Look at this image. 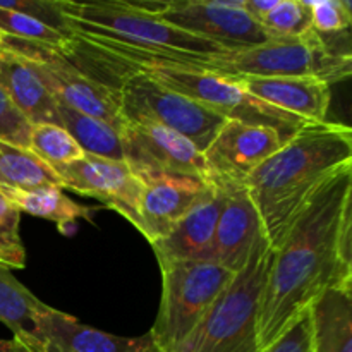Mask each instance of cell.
<instances>
[{"label":"cell","mask_w":352,"mask_h":352,"mask_svg":"<svg viewBox=\"0 0 352 352\" xmlns=\"http://www.w3.org/2000/svg\"><path fill=\"white\" fill-rule=\"evenodd\" d=\"M352 284V164L327 179L274 251L258 316V346H270L336 285Z\"/></svg>","instance_id":"obj_1"},{"label":"cell","mask_w":352,"mask_h":352,"mask_svg":"<svg viewBox=\"0 0 352 352\" xmlns=\"http://www.w3.org/2000/svg\"><path fill=\"white\" fill-rule=\"evenodd\" d=\"M60 6L72 36L119 64L127 74L155 65L220 72V58L230 54L213 41L164 23L143 3L60 0Z\"/></svg>","instance_id":"obj_2"},{"label":"cell","mask_w":352,"mask_h":352,"mask_svg":"<svg viewBox=\"0 0 352 352\" xmlns=\"http://www.w3.org/2000/svg\"><path fill=\"white\" fill-rule=\"evenodd\" d=\"M352 164V131L339 122L308 124L246 179L272 250H278L316 189Z\"/></svg>","instance_id":"obj_3"},{"label":"cell","mask_w":352,"mask_h":352,"mask_svg":"<svg viewBox=\"0 0 352 352\" xmlns=\"http://www.w3.org/2000/svg\"><path fill=\"white\" fill-rule=\"evenodd\" d=\"M274 250L265 234L179 352H260L258 316Z\"/></svg>","instance_id":"obj_4"},{"label":"cell","mask_w":352,"mask_h":352,"mask_svg":"<svg viewBox=\"0 0 352 352\" xmlns=\"http://www.w3.org/2000/svg\"><path fill=\"white\" fill-rule=\"evenodd\" d=\"M349 33L320 36L313 30L296 38H272L220 58V72L236 78H315L327 85L351 78Z\"/></svg>","instance_id":"obj_5"},{"label":"cell","mask_w":352,"mask_h":352,"mask_svg":"<svg viewBox=\"0 0 352 352\" xmlns=\"http://www.w3.org/2000/svg\"><path fill=\"white\" fill-rule=\"evenodd\" d=\"M158 267L162 298L150 336L160 352H179L232 280L234 272L208 260L175 261Z\"/></svg>","instance_id":"obj_6"},{"label":"cell","mask_w":352,"mask_h":352,"mask_svg":"<svg viewBox=\"0 0 352 352\" xmlns=\"http://www.w3.org/2000/svg\"><path fill=\"white\" fill-rule=\"evenodd\" d=\"M141 72H146L168 89H174L208 107L227 120L274 127L287 140L308 126V122L299 117L275 109L248 93L243 86V79L236 76L205 71V69L167 67V65L144 67L141 69Z\"/></svg>","instance_id":"obj_7"},{"label":"cell","mask_w":352,"mask_h":352,"mask_svg":"<svg viewBox=\"0 0 352 352\" xmlns=\"http://www.w3.org/2000/svg\"><path fill=\"white\" fill-rule=\"evenodd\" d=\"M117 91L124 122L153 124L170 129L191 141L201 153L227 122L220 113L168 89L146 72L127 74Z\"/></svg>","instance_id":"obj_8"},{"label":"cell","mask_w":352,"mask_h":352,"mask_svg":"<svg viewBox=\"0 0 352 352\" xmlns=\"http://www.w3.org/2000/svg\"><path fill=\"white\" fill-rule=\"evenodd\" d=\"M2 45L33 62L38 76L58 103H64L76 112L103 120L117 131L122 129L124 119L117 89L82 72L57 48L41 47L7 36H3Z\"/></svg>","instance_id":"obj_9"},{"label":"cell","mask_w":352,"mask_h":352,"mask_svg":"<svg viewBox=\"0 0 352 352\" xmlns=\"http://www.w3.org/2000/svg\"><path fill=\"white\" fill-rule=\"evenodd\" d=\"M148 9L164 23L230 52L256 47L270 40L260 23L248 16L241 0H174L148 3Z\"/></svg>","instance_id":"obj_10"},{"label":"cell","mask_w":352,"mask_h":352,"mask_svg":"<svg viewBox=\"0 0 352 352\" xmlns=\"http://www.w3.org/2000/svg\"><path fill=\"white\" fill-rule=\"evenodd\" d=\"M120 148L122 160L138 177L172 174L210 179L205 155L184 136L162 126L124 122Z\"/></svg>","instance_id":"obj_11"},{"label":"cell","mask_w":352,"mask_h":352,"mask_svg":"<svg viewBox=\"0 0 352 352\" xmlns=\"http://www.w3.org/2000/svg\"><path fill=\"white\" fill-rule=\"evenodd\" d=\"M60 186L78 195L98 199L140 230V201L143 184L124 160L82 155L55 168Z\"/></svg>","instance_id":"obj_12"},{"label":"cell","mask_w":352,"mask_h":352,"mask_svg":"<svg viewBox=\"0 0 352 352\" xmlns=\"http://www.w3.org/2000/svg\"><path fill=\"white\" fill-rule=\"evenodd\" d=\"M285 141H289L287 138L274 127L227 120L203 153L210 179L244 184L267 158L284 146Z\"/></svg>","instance_id":"obj_13"},{"label":"cell","mask_w":352,"mask_h":352,"mask_svg":"<svg viewBox=\"0 0 352 352\" xmlns=\"http://www.w3.org/2000/svg\"><path fill=\"white\" fill-rule=\"evenodd\" d=\"M138 179L143 184L140 232L150 244L167 236L213 186L212 179L192 175L151 174Z\"/></svg>","instance_id":"obj_14"},{"label":"cell","mask_w":352,"mask_h":352,"mask_svg":"<svg viewBox=\"0 0 352 352\" xmlns=\"http://www.w3.org/2000/svg\"><path fill=\"white\" fill-rule=\"evenodd\" d=\"M213 182L222 188L223 203L217 220L208 261L236 274L246 263L254 241L263 234V227L246 186Z\"/></svg>","instance_id":"obj_15"},{"label":"cell","mask_w":352,"mask_h":352,"mask_svg":"<svg viewBox=\"0 0 352 352\" xmlns=\"http://www.w3.org/2000/svg\"><path fill=\"white\" fill-rule=\"evenodd\" d=\"M38 332L47 352H157L150 333L133 339L112 336L50 306L38 320Z\"/></svg>","instance_id":"obj_16"},{"label":"cell","mask_w":352,"mask_h":352,"mask_svg":"<svg viewBox=\"0 0 352 352\" xmlns=\"http://www.w3.org/2000/svg\"><path fill=\"white\" fill-rule=\"evenodd\" d=\"M222 203V188L213 182L212 189L167 236L151 243L158 265L208 260Z\"/></svg>","instance_id":"obj_17"},{"label":"cell","mask_w":352,"mask_h":352,"mask_svg":"<svg viewBox=\"0 0 352 352\" xmlns=\"http://www.w3.org/2000/svg\"><path fill=\"white\" fill-rule=\"evenodd\" d=\"M248 93L308 124L325 122L332 91L315 78H241Z\"/></svg>","instance_id":"obj_18"},{"label":"cell","mask_w":352,"mask_h":352,"mask_svg":"<svg viewBox=\"0 0 352 352\" xmlns=\"http://www.w3.org/2000/svg\"><path fill=\"white\" fill-rule=\"evenodd\" d=\"M0 88L30 124H57V100L38 76L33 62L0 45Z\"/></svg>","instance_id":"obj_19"},{"label":"cell","mask_w":352,"mask_h":352,"mask_svg":"<svg viewBox=\"0 0 352 352\" xmlns=\"http://www.w3.org/2000/svg\"><path fill=\"white\" fill-rule=\"evenodd\" d=\"M308 316L313 352H352V284L316 296Z\"/></svg>","instance_id":"obj_20"},{"label":"cell","mask_w":352,"mask_h":352,"mask_svg":"<svg viewBox=\"0 0 352 352\" xmlns=\"http://www.w3.org/2000/svg\"><path fill=\"white\" fill-rule=\"evenodd\" d=\"M45 309L47 305L0 265V322L12 330L14 340L28 352H47L38 332V320Z\"/></svg>","instance_id":"obj_21"},{"label":"cell","mask_w":352,"mask_h":352,"mask_svg":"<svg viewBox=\"0 0 352 352\" xmlns=\"http://www.w3.org/2000/svg\"><path fill=\"white\" fill-rule=\"evenodd\" d=\"M0 191L19 212L30 213L38 219L50 220L58 227L62 234H69L71 230H74L78 220L93 222L95 210L91 206L72 201L58 186H47V188L34 189V191H16V189L0 188Z\"/></svg>","instance_id":"obj_22"},{"label":"cell","mask_w":352,"mask_h":352,"mask_svg":"<svg viewBox=\"0 0 352 352\" xmlns=\"http://www.w3.org/2000/svg\"><path fill=\"white\" fill-rule=\"evenodd\" d=\"M58 126L64 127L85 155L122 160L120 131L103 120L85 116L57 102Z\"/></svg>","instance_id":"obj_23"},{"label":"cell","mask_w":352,"mask_h":352,"mask_svg":"<svg viewBox=\"0 0 352 352\" xmlns=\"http://www.w3.org/2000/svg\"><path fill=\"white\" fill-rule=\"evenodd\" d=\"M47 186H60V177L30 148L0 141V188L34 191Z\"/></svg>","instance_id":"obj_24"},{"label":"cell","mask_w":352,"mask_h":352,"mask_svg":"<svg viewBox=\"0 0 352 352\" xmlns=\"http://www.w3.org/2000/svg\"><path fill=\"white\" fill-rule=\"evenodd\" d=\"M30 150L54 170L85 155L64 127L47 122L31 124Z\"/></svg>","instance_id":"obj_25"},{"label":"cell","mask_w":352,"mask_h":352,"mask_svg":"<svg viewBox=\"0 0 352 352\" xmlns=\"http://www.w3.org/2000/svg\"><path fill=\"white\" fill-rule=\"evenodd\" d=\"M0 33L7 38H14L28 43L41 45L48 48H62V45L71 36L33 19L31 16L17 10L0 7Z\"/></svg>","instance_id":"obj_26"},{"label":"cell","mask_w":352,"mask_h":352,"mask_svg":"<svg viewBox=\"0 0 352 352\" xmlns=\"http://www.w3.org/2000/svg\"><path fill=\"white\" fill-rule=\"evenodd\" d=\"M260 26L272 38H296L311 30V12L306 0H277Z\"/></svg>","instance_id":"obj_27"},{"label":"cell","mask_w":352,"mask_h":352,"mask_svg":"<svg viewBox=\"0 0 352 352\" xmlns=\"http://www.w3.org/2000/svg\"><path fill=\"white\" fill-rule=\"evenodd\" d=\"M21 212L0 191V265L6 268L26 267V250L19 234Z\"/></svg>","instance_id":"obj_28"},{"label":"cell","mask_w":352,"mask_h":352,"mask_svg":"<svg viewBox=\"0 0 352 352\" xmlns=\"http://www.w3.org/2000/svg\"><path fill=\"white\" fill-rule=\"evenodd\" d=\"M311 12V30L320 36L349 33L352 6L347 0H306Z\"/></svg>","instance_id":"obj_29"},{"label":"cell","mask_w":352,"mask_h":352,"mask_svg":"<svg viewBox=\"0 0 352 352\" xmlns=\"http://www.w3.org/2000/svg\"><path fill=\"white\" fill-rule=\"evenodd\" d=\"M0 7L28 14L33 19L40 21L67 36H72L67 17L62 12L60 0H10V2H0Z\"/></svg>","instance_id":"obj_30"},{"label":"cell","mask_w":352,"mask_h":352,"mask_svg":"<svg viewBox=\"0 0 352 352\" xmlns=\"http://www.w3.org/2000/svg\"><path fill=\"white\" fill-rule=\"evenodd\" d=\"M30 133L31 124L0 88V141L14 146L30 148Z\"/></svg>","instance_id":"obj_31"},{"label":"cell","mask_w":352,"mask_h":352,"mask_svg":"<svg viewBox=\"0 0 352 352\" xmlns=\"http://www.w3.org/2000/svg\"><path fill=\"white\" fill-rule=\"evenodd\" d=\"M260 352H313L308 309L299 318H296L280 337H277L270 346Z\"/></svg>","instance_id":"obj_32"},{"label":"cell","mask_w":352,"mask_h":352,"mask_svg":"<svg viewBox=\"0 0 352 352\" xmlns=\"http://www.w3.org/2000/svg\"><path fill=\"white\" fill-rule=\"evenodd\" d=\"M241 3H243V9L246 10L251 19L261 23V19L274 9L277 0H241Z\"/></svg>","instance_id":"obj_33"},{"label":"cell","mask_w":352,"mask_h":352,"mask_svg":"<svg viewBox=\"0 0 352 352\" xmlns=\"http://www.w3.org/2000/svg\"><path fill=\"white\" fill-rule=\"evenodd\" d=\"M14 349H16V340L0 339V352H14Z\"/></svg>","instance_id":"obj_34"},{"label":"cell","mask_w":352,"mask_h":352,"mask_svg":"<svg viewBox=\"0 0 352 352\" xmlns=\"http://www.w3.org/2000/svg\"><path fill=\"white\" fill-rule=\"evenodd\" d=\"M14 352H28L26 349H24L23 346H21L19 342H16V349H14Z\"/></svg>","instance_id":"obj_35"},{"label":"cell","mask_w":352,"mask_h":352,"mask_svg":"<svg viewBox=\"0 0 352 352\" xmlns=\"http://www.w3.org/2000/svg\"><path fill=\"white\" fill-rule=\"evenodd\" d=\"M2 41H3V34L0 33V45H2Z\"/></svg>","instance_id":"obj_36"},{"label":"cell","mask_w":352,"mask_h":352,"mask_svg":"<svg viewBox=\"0 0 352 352\" xmlns=\"http://www.w3.org/2000/svg\"><path fill=\"white\" fill-rule=\"evenodd\" d=\"M157 352H160V351H158V349H157Z\"/></svg>","instance_id":"obj_37"}]
</instances>
